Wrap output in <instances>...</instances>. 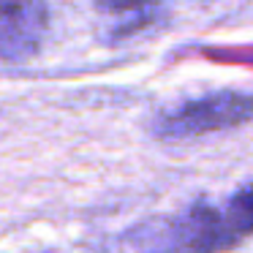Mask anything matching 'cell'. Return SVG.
I'll use <instances>...</instances> for the list:
<instances>
[{
    "mask_svg": "<svg viewBox=\"0 0 253 253\" xmlns=\"http://www.w3.org/2000/svg\"><path fill=\"white\" fill-rule=\"evenodd\" d=\"M46 33L44 0H0V57L25 60L36 55Z\"/></svg>",
    "mask_w": 253,
    "mask_h": 253,
    "instance_id": "3",
    "label": "cell"
},
{
    "mask_svg": "<svg viewBox=\"0 0 253 253\" xmlns=\"http://www.w3.org/2000/svg\"><path fill=\"white\" fill-rule=\"evenodd\" d=\"M223 218L237 242L253 234V182H248V185L237 188L231 193V199L226 202Z\"/></svg>",
    "mask_w": 253,
    "mask_h": 253,
    "instance_id": "4",
    "label": "cell"
},
{
    "mask_svg": "<svg viewBox=\"0 0 253 253\" xmlns=\"http://www.w3.org/2000/svg\"><path fill=\"white\" fill-rule=\"evenodd\" d=\"M98 11L106 14H126V11H142V8H150L161 0H93Z\"/></svg>",
    "mask_w": 253,
    "mask_h": 253,
    "instance_id": "5",
    "label": "cell"
},
{
    "mask_svg": "<svg viewBox=\"0 0 253 253\" xmlns=\"http://www.w3.org/2000/svg\"><path fill=\"white\" fill-rule=\"evenodd\" d=\"M139 253H220L237 245L223 210L193 202L174 215L147 220L133 234Z\"/></svg>",
    "mask_w": 253,
    "mask_h": 253,
    "instance_id": "1",
    "label": "cell"
},
{
    "mask_svg": "<svg viewBox=\"0 0 253 253\" xmlns=\"http://www.w3.org/2000/svg\"><path fill=\"white\" fill-rule=\"evenodd\" d=\"M248 120H253V95L240 90H218L161 112L153 123V133L166 142H180L229 131Z\"/></svg>",
    "mask_w": 253,
    "mask_h": 253,
    "instance_id": "2",
    "label": "cell"
}]
</instances>
